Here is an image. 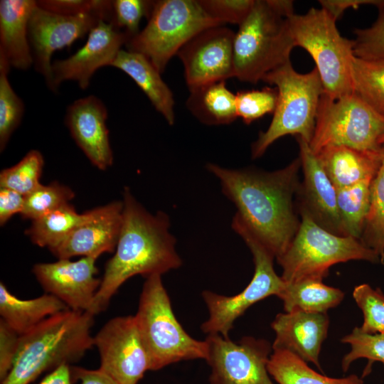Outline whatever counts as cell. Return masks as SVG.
I'll return each instance as SVG.
<instances>
[{"label":"cell","mask_w":384,"mask_h":384,"mask_svg":"<svg viewBox=\"0 0 384 384\" xmlns=\"http://www.w3.org/2000/svg\"><path fill=\"white\" fill-rule=\"evenodd\" d=\"M300 167L299 158L272 172L206 165L220 181L223 193L235 204V217L276 259L287 250L300 225L293 206L300 186Z\"/></svg>","instance_id":"6da1fadb"},{"label":"cell","mask_w":384,"mask_h":384,"mask_svg":"<svg viewBox=\"0 0 384 384\" xmlns=\"http://www.w3.org/2000/svg\"><path fill=\"white\" fill-rule=\"evenodd\" d=\"M121 230L114 255L106 262L101 284L87 311L93 315L107 309L111 299L129 278H147L178 268L182 260L170 233L169 215L150 213L128 187L123 191Z\"/></svg>","instance_id":"7a4b0ae2"},{"label":"cell","mask_w":384,"mask_h":384,"mask_svg":"<svg viewBox=\"0 0 384 384\" xmlns=\"http://www.w3.org/2000/svg\"><path fill=\"white\" fill-rule=\"evenodd\" d=\"M94 316L69 309L20 336L12 368L1 384H29L43 373L80 360L94 346Z\"/></svg>","instance_id":"3957f363"},{"label":"cell","mask_w":384,"mask_h":384,"mask_svg":"<svg viewBox=\"0 0 384 384\" xmlns=\"http://www.w3.org/2000/svg\"><path fill=\"white\" fill-rule=\"evenodd\" d=\"M293 14V1L255 0L235 35V78L256 84L290 60L295 45L288 18Z\"/></svg>","instance_id":"277c9868"},{"label":"cell","mask_w":384,"mask_h":384,"mask_svg":"<svg viewBox=\"0 0 384 384\" xmlns=\"http://www.w3.org/2000/svg\"><path fill=\"white\" fill-rule=\"evenodd\" d=\"M262 81L277 89V102L268 128L260 132L252 144V159L261 157L270 146L286 135L299 137L309 144L324 92L316 68L299 73L289 60L265 75Z\"/></svg>","instance_id":"5b68a950"},{"label":"cell","mask_w":384,"mask_h":384,"mask_svg":"<svg viewBox=\"0 0 384 384\" xmlns=\"http://www.w3.org/2000/svg\"><path fill=\"white\" fill-rule=\"evenodd\" d=\"M134 317L149 356L150 370L181 361L207 360V341L192 338L178 321L161 275L146 278Z\"/></svg>","instance_id":"8992f818"},{"label":"cell","mask_w":384,"mask_h":384,"mask_svg":"<svg viewBox=\"0 0 384 384\" xmlns=\"http://www.w3.org/2000/svg\"><path fill=\"white\" fill-rule=\"evenodd\" d=\"M299 230L283 255L277 258L287 283L303 279L323 281L333 265L351 260L380 262L378 255L359 239L340 236L319 225L300 208Z\"/></svg>","instance_id":"52a82bcc"},{"label":"cell","mask_w":384,"mask_h":384,"mask_svg":"<svg viewBox=\"0 0 384 384\" xmlns=\"http://www.w3.org/2000/svg\"><path fill=\"white\" fill-rule=\"evenodd\" d=\"M295 47L304 48L313 58L324 93L332 99L354 92L352 63L354 41L343 37L336 20L324 9L311 8L289 18Z\"/></svg>","instance_id":"ba28073f"},{"label":"cell","mask_w":384,"mask_h":384,"mask_svg":"<svg viewBox=\"0 0 384 384\" xmlns=\"http://www.w3.org/2000/svg\"><path fill=\"white\" fill-rule=\"evenodd\" d=\"M224 26L209 16L198 0L154 1L146 26L126 43L162 73L169 60L201 31Z\"/></svg>","instance_id":"9c48e42d"},{"label":"cell","mask_w":384,"mask_h":384,"mask_svg":"<svg viewBox=\"0 0 384 384\" xmlns=\"http://www.w3.org/2000/svg\"><path fill=\"white\" fill-rule=\"evenodd\" d=\"M384 134V116L356 93L332 99L322 95L309 146L314 154L329 146L378 151Z\"/></svg>","instance_id":"30bf717a"},{"label":"cell","mask_w":384,"mask_h":384,"mask_svg":"<svg viewBox=\"0 0 384 384\" xmlns=\"http://www.w3.org/2000/svg\"><path fill=\"white\" fill-rule=\"evenodd\" d=\"M232 228L252 252L254 274L247 287L235 295L228 297L208 290L203 292L209 316L201 329L208 335L219 334L228 337L235 321L250 306L270 296L278 297L285 284L274 270L273 261L275 257L235 216Z\"/></svg>","instance_id":"8fae6325"},{"label":"cell","mask_w":384,"mask_h":384,"mask_svg":"<svg viewBox=\"0 0 384 384\" xmlns=\"http://www.w3.org/2000/svg\"><path fill=\"white\" fill-rule=\"evenodd\" d=\"M210 384H274L267 370L272 347L264 339L245 336L235 342L208 335Z\"/></svg>","instance_id":"7c38bea8"},{"label":"cell","mask_w":384,"mask_h":384,"mask_svg":"<svg viewBox=\"0 0 384 384\" xmlns=\"http://www.w3.org/2000/svg\"><path fill=\"white\" fill-rule=\"evenodd\" d=\"M93 338L100 354L99 368L118 383L137 384L150 370L134 316L110 319Z\"/></svg>","instance_id":"4fadbf2b"},{"label":"cell","mask_w":384,"mask_h":384,"mask_svg":"<svg viewBox=\"0 0 384 384\" xmlns=\"http://www.w3.org/2000/svg\"><path fill=\"white\" fill-rule=\"evenodd\" d=\"M235 33L225 26L206 28L188 41L177 53L186 84L193 88L235 77Z\"/></svg>","instance_id":"5bb4252c"},{"label":"cell","mask_w":384,"mask_h":384,"mask_svg":"<svg viewBox=\"0 0 384 384\" xmlns=\"http://www.w3.org/2000/svg\"><path fill=\"white\" fill-rule=\"evenodd\" d=\"M100 20L92 14L60 15L36 4L28 22V38L34 67L43 76L49 89L53 90V53L69 47L75 41L89 33Z\"/></svg>","instance_id":"9a60e30c"},{"label":"cell","mask_w":384,"mask_h":384,"mask_svg":"<svg viewBox=\"0 0 384 384\" xmlns=\"http://www.w3.org/2000/svg\"><path fill=\"white\" fill-rule=\"evenodd\" d=\"M97 259H59L55 262L36 264L32 272L46 293L58 298L70 309L87 311L102 282L95 277Z\"/></svg>","instance_id":"2e32d148"},{"label":"cell","mask_w":384,"mask_h":384,"mask_svg":"<svg viewBox=\"0 0 384 384\" xmlns=\"http://www.w3.org/2000/svg\"><path fill=\"white\" fill-rule=\"evenodd\" d=\"M128 36L112 24L100 20L89 33L85 44L75 53L52 63L53 91L65 80H73L85 90L97 70L112 65Z\"/></svg>","instance_id":"e0dca14e"},{"label":"cell","mask_w":384,"mask_h":384,"mask_svg":"<svg viewBox=\"0 0 384 384\" xmlns=\"http://www.w3.org/2000/svg\"><path fill=\"white\" fill-rule=\"evenodd\" d=\"M122 210V201L89 210L87 220L48 250L58 260L75 256L98 258L105 252H113L121 230Z\"/></svg>","instance_id":"ac0fdd59"},{"label":"cell","mask_w":384,"mask_h":384,"mask_svg":"<svg viewBox=\"0 0 384 384\" xmlns=\"http://www.w3.org/2000/svg\"><path fill=\"white\" fill-rule=\"evenodd\" d=\"M296 138L304 174V181L298 191L300 208L305 210L323 228L337 235L346 236L338 213L336 187L309 144L299 137Z\"/></svg>","instance_id":"d6986e66"},{"label":"cell","mask_w":384,"mask_h":384,"mask_svg":"<svg viewBox=\"0 0 384 384\" xmlns=\"http://www.w3.org/2000/svg\"><path fill=\"white\" fill-rule=\"evenodd\" d=\"M107 119L105 105L94 95L74 101L67 107L65 117L71 137L100 170L107 169L113 163Z\"/></svg>","instance_id":"ffe728a7"},{"label":"cell","mask_w":384,"mask_h":384,"mask_svg":"<svg viewBox=\"0 0 384 384\" xmlns=\"http://www.w3.org/2000/svg\"><path fill=\"white\" fill-rule=\"evenodd\" d=\"M275 338L272 351H286L319 370V354L329 326L326 313L294 311L278 314L272 322Z\"/></svg>","instance_id":"44dd1931"},{"label":"cell","mask_w":384,"mask_h":384,"mask_svg":"<svg viewBox=\"0 0 384 384\" xmlns=\"http://www.w3.org/2000/svg\"><path fill=\"white\" fill-rule=\"evenodd\" d=\"M36 6L33 0L0 1V58L18 70L33 64L28 22Z\"/></svg>","instance_id":"7402d4cb"},{"label":"cell","mask_w":384,"mask_h":384,"mask_svg":"<svg viewBox=\"0 0 384 384\" xmlns=\"http://www.w3.org/2000/svg\"><path fill=\"white\" fill-rule=\"evenodd\" d=\"M315 154L338 189L373 178L380 164L381 148L363 151L345 146H329Z\"/></svg>","instance_id":"603a6c76"},{"label":"cell","mask_w":384,"mask_h":384,"mask_svg":"<svg viewBox=\"0 0 384 384\" xmlns=\"http://www.w3.org/2000/svg\"><path fill=\"white\" fill-rule=\"evenodd\" d=\"M111 66L128 75L147 96L156 110L169 124L175 122L174 95L161 73L144 55L120 50Z\"/></svg>","instance_id":"cb8c5ba5"},{"label":"cell","mask_w":384,"mask_h":384,"mask_svg":"<svg viewBox=\"0 0 384 384\" xmlns=\"http://www.w3.org/2000/svg\"><path fill=\"white\" fill-rule=\"evenodd\" d=\"M67 309L68 306L52 294L46 293L37 298L21 299L11 294L2 282L0 283L1 319L20 336L46 318Z\"/></svg>","instance_id":"d4e9b609"},{"label":"cell","mask_w":384,"mask_h":384,"mask_svg":"<svg viewBox=\"0 0 384 384\" xmlns=\"http://www.w3.org/2000/svg\"><path fill=\"white\" fill-rule=\"evenodd\" d=\"M189 90L186 107L201 122L208 125L228 124L238 118L235 95L227 87L225 81Z\"/></svg>","instance_id":"484cf974"},{"label":"cell","mask_w":384,"mask_h":384,"mask_svg":"<svg viewBox=\"0 0 384 384\" xmlns=\"http://www.w3.org/2000/svg\"><path fill=\"white\" fill-rule=\"evenodd\" d=\"M278 297L283 302L285 312L326 313L341 302L344 294L338 288L324 284L322 281L303 279L285 282Z\"/></svg>","instance_id":"4316f807"},{"label":"cell","mask_w":384,"mask_h":384,"mask_svg":"<svg viewBox=\"0 0 384 384\" xmlns=\"http://www.w3.org/2000/svg\"><path fill=\"white\" fill-rule=\"evenodd\" d=\"M267 370L278 384H363V380L355 375L342 378L323 375L297 356L282 350L273 351Z\"/></svg>","instance_id":"83f0119b"},{"label":"cell","mask_w":384,"mask_h":384,"mask_svg":"<svg viewBox=\"0 0 384 384\" xmlns=\"http://www.w3.org/2000/svg\"><path fill=\"white\" fill-rule=\"evenodd\" d=\"M89 215L90 210L79 213L69 203L31 221L25 233L33 244L49 249L87 220Z\"/></svg>","instance_id":"f1b7e54d"},{"label":"cell","mask_w":384,"mask_h":384,"mask_svg":"<svg viewBox=\"0 0 384 384\" xmlns=\"http://www.w3.org/2000/svg\"><path fill=\"white\" fill-rule=\"evenodd\" d=\"M372 180L336 189L337 206L346 236L361 239L370 210Z\"/></svg>","instance_id":"f546056e"},{"label":"cell","mask_w":384,"mask_h":384,"mask_svg":"<svg viewBox=\"0 0 384 384\" xmlns=\"http://www.w3.org/2000/svg\"><path fill=\"white\" fill-rule=\"evenodd\" d=\"M360 240L384 265V144L380 166L371 182L370 210Z\"/></svg>","instance_id":"4dcf8cb0"},{"label":"cell","mask_w":384,"mask_h":384,"mask_svg":"<svg viewBox=\"0 0 384 384\" xmlns=\"http://www.w3.org/2000/svg\"><path fill=\"white\" fill-rule=\"evenodd\" d=\"M351 73L354 92L384 116V60L355 56Z\"/></svg>","instance_id":"1f68e13d"},{"label":"cell","mask_w":384,"mask_h":384,"mask_svg":"<svg viewBox=\"0 0 384 384\" xmlns=\"http://www.w3.org/2000/svg\"><path fill=\"white\" fill-rule=\"evenodd\" d=\"M11 66L0 58V151L6 146L18 127L24 113V104L12 88L9 80Z\"/></svg>","instance_id":"d6a6232c"},{"label":"cell","mask_w":384,"mask_h":384,"mask_svg":"<svg viewBox=\"0 0 384 384\" xmlns=\"http://www.w3.org/2000/svg\"><path fill=\"white\" fill-rule=\"evenodd\" d=\"M44 166V159L38 150L29 151L20 161L0 173V188H6L24 196L36 188Z\"/></svg>","instance_id":"836d02e7"},{"label":"cell","mask_w":384,"mask_h":384,"mask_svg":"<svg viewBox=\"0 0 384 384\" xmlns=\"http://www.w3.org/2000/svg\"><path fill=\"white\" fill-rule=\"evenodd\" d=\"M74 197L75 193L70 188L57 181L48 185L41 183L25 196L23 208L20 215L23 219L33 221L69 203Z\"/></svg>","instance_id":"e575fe53"},{"label":"cell","mask_w":384,"mask_h":384,"mask_svg":"<svg viewBox=\"0 0 384 384\" xmlns=\"http://www.w3.org/2000/svg\"><path fill=\"white\" fill-rule=\"evenodd\" d=\"M341 342L349 344L351 347L350 351L341 361L344 372L348 370L354 361L359 358L368 360L365 373L369 372L374 361H379L384 366V333L368 334L363 332L360 327H356L341 339Z\"/></svg>","instance_id":"d590c367"},{"label":"cell","mask_w":384,"mask_h":384,"mask_svg":"<svg viewBox=\"0 0 384 384\" xmlns=\"http://www.w3.org/2000/svg\"><path fill=\"white\" fill-rule=\"evenodd\" d=\"M236 112L244 123L251 124L265 114L274 113L277 102L275 87L241 90L235 94Z\"/></svg>","instance_id":"8d00e7d4"},{"label":"cell","mask_w":384,"mask_h":384,"mask_svg":"<svg viewBox=\"0 0 384 384\" xmlns=\"http://www.w3.org/2000/svg\"><path fill=\"white\" fill-rule=\"evenodd\" d=\"M353 297L361 309L363 321L360 329L365 333H384V294L368 284L356 286Z\"/></svg>","instance_id":"74e56055"},{"label":"cell","mask_w":384,"mask_h":384,"mask_svg":"<svg viewBox=\"0 0 384 384\" xmlns=\"http://www.w3.org/2000/svg\"><path fill=\"white\" fill-rule=\"evenodd\" d=\"M154 1L114 0L112 1V19L110 23L126 33L130 38L139 32L143 17L149 18Z\"/></svg>","instance_id":"f35d334b"},{"label":"cell","mask_w":384,"mask_h":384,"mask_svg":"<svg viewBox=\"0 0 384 384\" xmlns=\"http://www.w3.org/2000/svg\"><path fill=\"white\" fill-rule=\"evenodd\" d=\"M38 6L64 16H75L92 14L110 23L112 1L110 0H39Z\"/></svg>","instance_id":"ab89813d"},{"label":"cell","mask_w":384,"mask_h":384,"mask_svg":"<svg viewBox=\"0 0 384 384\" xmlns=\"http://www.w3.org/2000/svg\"><path fill=\"white\" fill-rule=\"evenodd\" d=\"M378 9V18L370 27L354 31L353 52L356 57L384 60V4Z\"/></svg>","instance_id":"60d3db41"},{"label":"cell","mask_w":384,"mask_h":384,"mask_svg":"<svg viewBox=\"0 0 384 384\" xmlns=\"http://www.w3.org/2000/svg\"><path fill=\"white\" fill-rule=\"evenodd\" d=\"M255 0H198L213 19L222 25L241 24L249 14Z\"/></svg>","instance_id":"b9f144b4"},{"label":"cell","mask_w":384,"mask_h":384,"mask_svg":"<svg viewBox=\"0 0 384 384\" xmlns=\"http://www.w3.org/2000/svg\"><path fill=\"white\" fill-rule=\"evenodd\" d=\"M20 335L0 319V380L2 381L12 368Z\"/></svg>","instance_id":"7bdbcfd3"},{"label":"cell","mask_w":384,"mask_h":384,"mask_svg":"<svg viewBox=\"0 0 384 384\" xmlns=\"http://www.w3.org/2000/svg\"><path fill=\"white\" fill-rule=\"evenodd\" d=\"M25 196L14 190L0 188V225L4 226L15 214H21Z\"/></svg>","instance_id":"ee69618b"},{"label":"cell","mask_w":384,"mask_h":384,"mask_svg":"<svg viewBox=\"0 0 384 384\" xmlns=\"http://www.w3.org/2000/svg\"><path fill=\"white\" fill-rule=\"evenodd\" d=\"M321 7L327 11L336 20L350 8L358 9L363 5H373L379 8L384 0H319Z\"/></svg>","instance_id":"f6af8a7d"},{"label":"cell","mask_w":384,"mask_h":384,"mask_svg":"<svg viewBox=\"0 0 384 384\" xmlns=\"http://www.w3.org/2000/svg\"><path fill=\"white\" fill-rule=\"evenodd\" d=\"M70 375L73 383L78 381L80 384H119L100 368L92 370L70 366Z\"/></svg>","instance_id":"bcb514c9"},{"label":"cell","mask_w":384,"mask_h":384,"mask_svg":"<svg viewBox=\"0 0 384 384\" xmlns=\"http://www.w3.org/2000/svg\"><path fill=\"white\" fill-rule=\"evenodd\" d=\"M70 366L63 365L46 375L38 384H73Z\"/></svg>","instance_id":"7dc6e473"},{"label":"cell","mask_w":384,"mask_h":384,"mask_svg":"<svg viewBox=\"0 0 384 384\" xmlns=\"http://www.w3.org/2000/svg\"><path fill=\"white\" fill-rule=\"evenodd\" d=\"M379 143H380V145L384 144V134L380 138Z\"/></svg>","instance_id":"c3c4849f"}]
</instances>
